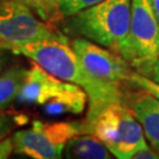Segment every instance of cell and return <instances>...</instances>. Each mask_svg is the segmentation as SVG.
<instances>
[{
    "instance_id": "2e32d148",
    "label": "cell",
    "mask_w": 159,
    "mask_h": 159,
    "mask_svg": "<svg viewBox=\"0 0 159 159\" xmlns=\"http://www.w3.org/2000/svg\"><path fill=\"white\" fill-rule=\"evenodd\" d=\"M12 152H14V145H13V138L7 137L0 142V159L10 158Z\"/></svg>"
},
{
    "instance_id": "ac0fdd59",
    "label": "cell",
    "mask_w": 159,
    "mask_h": 159,
    "mask_svg": "<svg viewBox=\"0 0 159 159\" xmlns=\"http://www.w3.org/2000/svg\"><path fill=\"white\" fill-rule=\"evenodd\" d=\"M146 77H148V78H151L152 80H154V81L159 83V57L154 60V63L152 64V66L150 68V71H148Z\"/></svg>"
},
{
    "instance_id": "7a4b0ae2",
    "label": "cell",
    "mask_w": 159,
    "mask_h": 159,
    "mask_svg": "<svg viewBox=\"0 0 159 159\" xmlns=\"http://www.w3.org/2000/svg\"><path fill=\"white\" fill-rule=\"evenodd\" d=\"M63 31L91 40L123 57L131 21V0H102L64 18Z\"/></svg>"
},
{
    "instance_id": "52a82bcc",
    "label": "cell",
    "mask_w": 159,
    "mask_h": 159,
    "mask_svg": "<svg viewBox=\"0 0 159 159\" xmlns=\"http://www.w3.org/2000/svg\"><path fill=\"white\" fill-rule=\"evenodd\" d=\"M38 41L68 43V38L21 1L0 0V45Z\"/></svg>"
},
{
    "instance_id": "277c9868",
    "label": "cell",
    "mask_w": 159,
    "mask_h": 159,
    "mask_svg": "<svg viewBox=\"0 0 159 159\" xmlns=\"http://www.w3.org/2000/svg\"><path fill=\"white\" fill-rule=\"evenodd\" d=\"M83 123L85 133L96 136L116 158L132 159L137 151L148 146L142 125L125 102L110 104L91 121Z\"/></svg>"
},
{
    "instance_id": "8992f818",
    "label": "cell",
    "mask_w": 159,
    "mask_h": 159,
    "mask_svg": "<svg viewBox=\"0 0 159 159\" xmlns=\"http://www.w3.org/2000/svg\"><path fill=\"white\" fill-rule=\"evenodd\" d=\"M85 133L83 121H33L30 129L13 134L14 152L34 159L61 158L72 137Z\"/></svg>"
},
{
    "instance_id": "ffe728a7",
    "label": "cell",
    "mask_w": 159,
    "mask_h": 159,
    "mask_svg": "<svg viewBox=\"0 0 159 159\" xmlns=\"http://www.w3.org/2000/svg\"><path fill=\"white\" fill-rule=\"evenodd\" d=\"M151 5H152L154 16H156L157 21H158V24H159V0H151Z\"/></svg>"
},
{
    "instance_id": "4fadbf2b",
    "label": "cell",
    "mask_w": 159,
    "mask_h": 159,
    "mask_svg": "<svg viewBox=\"0 0 159 159\" xmlns=\"http://www.w3.org/2000/svg\"><path fill=\"white\" fill-rule=\"evenodd\" d=\"M127 84H130L131 87L140 89L143 91L148 92L159 100V83L154 81L146 75L139 73L137 71H132V73L130 74L127 79Z\"/></svg>"
},
{
    "instance_id": "ba28073f",
    "label": "cell",
    "mask_w": 159,
    "mask_h": 159,
    "mask_svg": "<svg viewBox=\"0 0 159 159\" xmlns=\"http://www.w3.org/2000/svg\"><path fill=\"white\" fill-rule=\"evenodd\" d=\"M72 50L89 73L107 83L124 84L132 73V66L120 54L78 37L71 43Z\"/></svg>"
},
{
    "instance_id": "3957f363",
    "label": "cell",
    "mask_w": 159,
    "mask_h": 159,
    "mask_svg": "<svg viewBox=\"0 0 159 159\" xmlns=\"http://www.w3.org/2000/svg\"><path fill=\"white\" fill-rule=\"evenodd\" d=\"M17 100L44 106L51 114H80L86 107L87 94L80 86L59 79L33 63L26 72Z\"/></svg>"
},
{
    "instance_id": "7c38bea8",
    "label": "cell",
    "mask_w": 159,
    "mask_h": 159,
    "mask_svg": "<svg viewBox=\"0 0 159 159\" xmlns=\"http://www.w3.org/2000/svg\"><path fill=\"white\" fill-rule=\"evenodd\" d=\"M32 10L45 23H60L64 16L60 11V0H19Z\"/></svg>"
},
{
    "instance_id": "6da1fadb",
    "label": "cell",
    "mask_w": 159,
    "mask_h": 159,
    "mask_svg": "<svg viewBox=\"0 0 159 159\" xmlns=\"http://www.w3.org/2000/svg\"><path fill=\"white\" fill-rule=\"evenodd\" d=\"M1 48L29 58L48 73L59 79L80 86L87 94L85 123L91 121L105 106L113 102H125L123 84L97 79L86 71L68 43L38 41L27 44H5Z\"/></svg>"
},
{
    "instance_id": "9c48e42d",
    "label": "cell",
    "mask_w": 159,
    "mask_h": 159,
    "mask_svg": "<svg viewBox=\"0 0 159 159\" xmlns=\"http://www.w3.org/2000/svg\"><path fill=\"white\" fill-rule=\"evenodd\" d=\"M125 90L124 102L142 125L145 138L159 152V100L140 89Z\"/></svg>"
},
{
    "instance_id": "d6986e66",
    "label": "cell",
    "mask_w": 159,
    "mask_h": 159,
    "mask_svg": "<svg viewBox=\"0 0 159 159\" xmlns=\"http://www.w3.org/2000/svg\"><path fill=\"white\" fill-rule=\"evenodd\" d=\"M6 64V50L0 47V73L2 72V68Z\"/></svg>"
},
{
    "instance_id": "30bf717a",
    "label": "cell",
    "mask_w": 159,
    "mask_h": 159,
    "mask_svg": "<svg viewBox=\"0 0 159 159\" xmlns=\"http://www.w3.org/2000/svg\"><path fill=\"white\" fill-rule=\"evenodd\" d=\"M65 157L78 159H110L112 158L108 148L96 136L91 133H81L72 137L67 142Z\"/></svg>"
},
{
    "instance_id": "8fae6325",
    "label": "cell",
    "mask_w": 159,
    "mask_h": 159,
    "mask_svg": "<svg viewBox=\"0 0 159 159\" xmlns=\"http://www.w3.org/2000/svg\"><path fill=\"white\" fill-rule=\"evenodd\" d=\"M27 70L23 66H13L0 73V110H6L17 100Z\"/></svg>"
},
{
    "instance_id": "5bb4252c",
    "label": "cell",
    "mask_w": 159,
    "mask_h": 159,
    "mask_svg": "<svg viewBox=\"0 0 159 159\" xmlns=\"http://www.w3.org/2000/svg\"><path fill=\"white\" fill-rule=\"evenodd\" d=\"M102 0H60V11L64 18L73 16L87 7L96 5Z\"/></svg>"
},
{
    "instance_id": "9a60e30c",
    "label": "cell",
    "mask_w": 159,
    "mask_h": 159,
    "mask_svg": "<svg viewBox=\"0 0 159 159\" xmlns=\"http://www.w3.org/2000/svg\"><path fill=\"white\" fill-rule=\"evenodd\" d=\"M23 116L13 114L11 112H5V110H0V142L11 134V132L17 125L20 124Z\"/></svg>"
},
{
    "instance_id": "5b68a950",
    "label": "cell",
    "mask_w": 159,
    "mask_h": 159,
    "mask_svg": "<svg viewBox=\"0 0 159 159\" xmlns=\"http://www.w3.org/2000/svg\"><path fill=\"white\" fill-rule=\"evenodd\" d=\"M159 57V24L151 0H131V21L123 58L137 72L148 75Z\"/></svg>"
},
{
    "instance_id": "e0dca14e",
    "label": "cell",
    "mask_w": 159,
    "mask_h": 159,
    "mask_svg": "<svg viewBox=\"0 0 159 159\" xmlns=\"http://www.w3.org/2000/svg\"><path fill=\"white\" fill-rule=\"evenodd\" d=\"M159 154L157 152H154L153 150H151L150 146H145V148H140L139 151H137L136 153L133 154L132 159H158Z\"/></svg>"
}]
</instances>
